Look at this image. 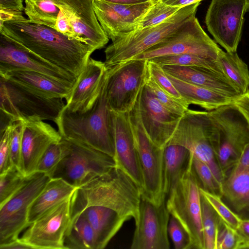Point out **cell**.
Instances as JSON below:
<instances>
[{"label": "cell", "instance_id": "obj_1", "mask_svg": "<svg viewBox=\"0 0 249 249\" xmlns=\"http://www.w3.org/2000/svg\"><path fill=\"white\" fill-rule=\"evenodd\" d=\"M0 33L19 47L77 78L94 50L88 45L50 27L26 21L0 24Z\"/></svg>", "mask_w": 249, "mask_h": 249}, {"label": "cell", "instance_id": "obj_2", "mask_svg": "<svg viewBox=\"0 0 249 249\" xmlns=\"http://www.w3.org/2000/svg\"><path fill=\"white\" fill-rule=\"evenodd\" d=\"M142 194L136 182L115 166L76 188L71 197L70 226L85 209L92 206L110 208L136 222Z\"/></svg>", "mask_w": 249, "mask_h": 249}, {"label": "cell", "instance_id": "obj_3", "mask_svg": "<svg viewBox=\"0 0 249 249\" xmlns=\"http://www.w3.org/2000/svg\"><path fill=\"white\" fill-rule=\"evenodd\" d=\"M107 73L100 93L89 109L71 112L65 106L55 123L63 139L78 142L114 157L115 145L112 110L106 97Z\"/></svg>", "mask_w": 249, "mask_h": 249}, {"label": "cell", "instance_id": "obj_4", "mask_svg": "<svg viewBox=\"0 0 249 249\" xmlns=\"http://www.w3.org/2000/svg\"><path fill=\"white\" fill-rule=\"evenodd\" d=\"M200 2L185 6L163 22L135 30L112 42L105 51L106 68L129 61L171 36L196 16Z\"/></svg>", "mask_w": 249, "mask_h": 249}, {"label": "cell", "instance_id": "obj_5", "mask_svg": "<svg viewBox=\"0 0 249 249\" xmlns=\"http://www.w3.org/2000/svg\"><path fill=\"white\" fill-rule=\"evenodd\" d=\"M168 144L184 146L194 156L206 163L221 189L224 178L216 159L219 148V137L208 111L189 108L182 116Z\"/></svg>", "mask_w": 249, "mask_h": 249}, {"label": "cell", "instance_id": "obj_6", "mask_svg": "<svg viewBox=\"0 0 249 249\" xmlns=\"http://www.w3.org/2000/svg\"><path fill=\"white\" fill-rule=\"evenodd\" d=\"M0 127L11 123L50 120L55 122L64 107L63 99L39 96L19 85L0 78Z\"/></svg>", "mask_w": 249, "mask_h": 249}, {"label": "cell", "instance_id": "obj_7", "mask_svg": "<svg viewBox=\"0 0 249 249\" xmlns=\"http://www.w3.org/2000/svg\"><path fill=\"white\" fill-rule=\"evenodd\" d=\"M200 184L190 162L168 195L166 205L171 215L182 225L190 239V249H205L201 222Z\"/></svg>", "mask_w": 249, "mask_h": 249}, {"label": "cell", "instance_id": "obj_8", "mask_svg": "<svg viewBox=\"0 0 249 249\" xmlns=\"http://www.w3.org/2000/svg\"><path fill=\"white\" fill-rule=\"evenodd\" d=\"M208 112L219 137L216 159L224 180L249 143V123L233 103Z\"/></svg>", "mask_w": 249, "mask_h": 249}, {"label": "cell", "instance_id": "obj_9", "mask_svg": "<svg viewBox=\"0 0 249 249\" xmlns=\"http://www.w3.org/2000/svg\"><path fill=\"white\" fill-rule=\"evenodd\" d=\"M138 98L128 116L142 173V195L159 205L166 200L163 191L164 149L156 145L147 136L141 119Z\"/></svg>", "mask_w": 249, "mask_h": 249}, {"label": "cell", "instance_id": "obj_10", "mask_svg": "<svg viewBox=\"0 0 249 249\" xmlns=\"http://www.w3.org/2000/svg\"><path fill=\"white\" fill-rule=\"evenodd\" d=\"M147 62L134 59L106 68V97L112 111L127 113L133 108L145 84Z\"/></svg>", "mask_w": 249, "mask_h": 249}, {"label": "cell", "instance_id": "obj_11", "mask_svg": "<svg viewBox=\"0 0 249 249\" xmlns=\"http://www.w3.org/2000/svg\"><path fill=\"white\" fill-rule=\"evenodd\" d=\"M222 50L194 16L175 33L132 60H148L164 55L191 53L217 60Z\"/></svg>", "mask_w": 249, "mask_h": 249}, {"label": "cell", "instance_id": "obj_12", "mask_svg": "<svg viewBox=\"0 0 249 249\" xmlns=\"http://www.w3.org/2000/svg\"><path fill=\"white\" fill-rule=\"evenodd\" d=\"M69 141V152L58 164L51 178H61L78 187L116 166L114 158L110 155L86 144Z\"/></svg>", "mask_w": 249, "mask_h": 249}, {"label": "cell", "instance_id": "obj_13", "mask_svg": "<svg viewBox=\"0 0 249 249\" xmlns=\"http://www.w3.org/2000/svg\"><path fill=\"white\" fill-rule=\"evenodd\" d=\"M51 178L36 172L11 199L0 206V245L18 239L29 226L28 221L31 205Z\"/></svg>", "mask_w": 249, "mask_h": 249}, {"label": "cell", "instance_id": "obj_14", "mask_svg": "<svg viewBox=\"0 0 249 249\" xmlns=\"http://www.w3.org/2000/svg\"><path fill=\"white\" fill-rule=\"evenodd\" d=\"M247 0H212L205 24L215 41L227 52H236L241 38Z\"/></svg>", "mask_w": 249, "mask_h": 249}, {"label": "cell", "instance_id": "obj_15", "mask_svg": "<svg viewBox=\"0 0 249 249\" xmlns=\"http://www.w3.org/2000/svg\"><path fill=\"white\" fill-rule=\"evenodd\" d=\"M71 196L31 223L19 238L34 249H66L64 241L71 221Z\"/></svg>", "mask_w": 249, "mask_h": 249}, {"label": "cell", "instance_id": "obj_16", "mask_svg": "<svg viewBox=\"0 0 249 249\" xmlns=\"http://www.w3.org/2000/svg\"><path fill=\"white\" fill-rule=\"evenodd\" d=\"M170 213L166 200L158 205L142 195L139 216L130 248L169 249L168 226Z\"/></svg>", "mask_w": 249, "mask_h": 249}, {"label": "cell", "instance_id": "obj_17", "mask_svg": "<svg viewBox=\"0 0 249 249\" xmlns=\"http://www.w3.org/2000/svg\"><path fill=\"white\" fill-rule=\"evenodd\" d=\"M17 70L37 72L71 86L77 79L74 75L42 60L0 33V73Z\"/></svg>", "mask_w": 249, "mask_h": 249}, {"label": "cell", "instance_id": "obj_18", "mask_svg": "<svg viewBox=\"0 0 249 249\" xmlns=\"http://www.w3.org/2000/svg\"><path fill=\"white\" fill-rule=\"evenodd\" d=\"M138 100L141 119L147 136L156 145L164 149L183 115L176 114L164 107L145 85Z\"/></svg>", "mask_w": 249, "mask_h": 249}, {"label": "cell", "instance_id": "obj_19", "mask_svg": "<svg viewBox=\"0 0 249 249\" xmlns=\"http://www.w3.org/2000/svg\"><path fill=\"white\" fill-rule=\"evenodd\" d=\"M67 16L78 40L94 51L104 47L109 38L96 16L93 0H51Z\"/></svg>", "mask_w": 249, "mask_h": 249}, {"label": "cell", "instance_id": "obj_20", "mask_svg": "<svg viewBox=\"0 0 249 249\" xmlns=\"http://www.w3.org/2000/svg\"><path fill=\"white\" fill-rule=\"evenodd\" d=\"M157 0L132 4L101 0H93V3L99 23L113 42L135 31L138 18Z\"/></svg>", "mask_w": 249, "mask_h": 249}, {"label": "cell", "instance_id": "obj_21", "mask_svg": "<svg viewBox=\"0 0 249 249\" xmlns=\"http://www.w3.org/2000/svg\"><path fill=\"white\" fill-rule=\"evenodd\" d=\"M24 123L21 147V172L30 177L36 172L38 164L47 148L62 137L44 121Z\"/></svg>", "mask_w": 249, "mask_h": 249}, {"label": "cell", "instance_id": "obj_22", "mask_svg": "<svg viewBox=\"0 0 249 249\" xmlns=\"http://www.w3.org/2000/svg\"><path fill=\"white\" fill-rule=\"evenodd\" d=\"M114 124L116 166L130 176L142 190L143 186L141 168L129 122L128 112L112 111Z\"/></svg>", "mask_w": 249, "mask_h": 249}, {"label": "cell", "instance_id": "obj_23", "mask_svg": "<svg viewBox=\"0 0 249 249\" xmlns=\"http://www.w3.org/2000/svg\"><path fill=\"white\" fill-rule=\"evenodd\" d=\"M106 73L104 62L90 57L66 99L65 107L71 112H83L90 108L100 93Z\"/></svg>", "mask_w": 249, "mask_h": 249}, {"label": "cell", "instance_id": "obj_24", "mask_svg": "<svg viewBox=\"0 0 249 249\" xmlns=\"http://www.w3.org/2000/svg\"><path fill=\"white\" fill-rule=\"evenodd\" d=\"M161 66L167 74L188 83L219 92L234 101L241 96L223 74L199 67L178 65Z\"/></svg>", "mask_w": 249, "mask_h": 249}, {"label": "cell", "instance_id": "obj_25", "mask_svg": "<svg viewBox=\"0 0 249 249\" xmlns=\"http://www.w3.org/2000/svg\"><path fill=\"white\" fill-rule=\"evenodd\" d=\"M0 77L16 83L39 96L50 99H66L73 86L41 73L26 70L0 73Z\"/></svg>", "mask_w": 249, "mask_h": 249}, {"label": "cell", "instance_id": "obj_26", "mask_svg": "<svg viewBox=\"0 0 249 249\" xmlns=\"http://www.w3.org/2000/svg\"><path fill=\"white\" fill-rule=\"evenodd\" d=\"M92 227L96 239L97 249H104L129 220L113 209L103 206H92L82 213Z\"/></svg>", "mask_w": 249, "mask_h": 249}, {"label": "cell", "instance_id": "obj_27", "mask_svg": "<svg viewBox=\"0 0 249 249\" xmlns=\"http://www.w3.org/2000/svg\"><path fill=\"white\" fill-rule=\"evenodd\" d=\"M221 197L241 219H249V170L230 172L222 182Z\"/></svg>", "mask_w": 249, "mask_h": 249}, {"label": "cell", "instance_id": "obj_28", "mask_svg": "<svg viewBox=\"0 0 249 249\" xmlns=\"http://www.w3.org/2000/svg\"><path fill=\"white\" fill-rule=\"evenodd\" d=\"M77 187L61 178H51L29 210L30 225L45 213L72 196Z\"/></svg>", "mask_w": 249, "mask_h": 249}, {"label": "cell", "instance_id": "obj_29", "mask_svg": "<svg viewBox=\"0 0 249 249\" xmlns=\"http://www.w3.org/2000/svg\"><path fill=\"white\" fill-rule=\"evenodd\" d=\"M166 74L182 99L189 105H197L207 111H211L219 107L232 104L234 101L233 99L219 92Z\"/></svg>", "mask_w": 249, "mask_h": 249}, {"label": "cell", "instance_id": "obj_30", "mask_svg": "<svg viewBox=\"0 0 249 249\" xmlns=\"http://www.w3.org/2000/svg\"><path fill=\"white\" fill-rule=\"evenodd\" d=\"M191 158V153L184 146L168 144L164 147L163 191L166 196H168L185 172Z\"/></svg>", "mask_w": 249, "mask_h": 249}, {"label": "cell", "instance_id": "obj_31", "mask_svg": "<svg viewBox=\"0 0 249 249\" xmlns=\"http://www.w3.org/2000/svg\"><path fill=\"white\" fill-rule=\"evenodd\" d=\"M217 61L224 75L241 95L249 91L248 67L236 52H227L222 50Z\"/></svg>", "mask_w": 249, "mask_h": 249}, {"label": "cell", "instance_id": "obj_32", "mask_svg": "<svg viewBox=\"0 0 249 249\" xmlns=\"http://www.w3.org/2000/svg\"><path fill=\"white\" fill-rule=\"evenodd\" d=\"M64 244L66 249H97L94 231L83 214L70 226Z\"/></svg>", "mask_w": 249, "mask_h": 249}, {"label": "cell", "instance_id": "obj_33", "mask_svg": "<svg viewBox=\"0 0 249 249\" xmlns=\"http://www.w3.org/2000/svg\"><path fill=\"white\" fill-rule=\"evenodd\" d=\"M24 13L31 23L54 29L60 8L51 0H25Z\"/></svg>", "mask_w": 249, "mask_h": 249}, {"label": "cell", "instance_id": "obj_34", "mask_svg": "<svg viewBox=\"0 0 249 249\" xmlns=\"http://www.w3.org/2000/svg\"><path fill=\"white\" fill-rule=\"evenodd\" d=\"M160 65H178L202 68L223 74L222 69L217 60L201 55L185 53L164 55L148 60Z\"/></svg>", "mask_w": 249, "mask_h": 249}, {"label": "cell", "instance_id": "obj_35", "mask_svg": "<svg viewBox=\"0 0 249 249\" xmlns=\"http://www.w3.org/2000/svg\"><path fill=\"white\" fill-rule=\"evenodd\" d=\"M201 207L205 249H217V235L220 217L201 194Z\"/></svg>", "mask_w": 249, "mask_h": 249}, {"label": "cell", "instance_id": "obj_36", "mask_svg": "<svg viewBox=\"0 0 249 249\" xmlns=\"http://www.w3.org/2000/svg\"><path fill=\"white\" fill-rule=\"evenodd\" d=\"M70 148V142L63 138L60 142L51 144L42 156L36 172L45 173L51 178L58 164L69 153Z\"/></svg>", "mask_w": 249, "mask_h": 249}, {"label": "cell", "instance_id": "obj_37", "mask_svg": "<svg viewBox=\"0 0 249 249\" xmlns=\"http://www.w3.org/2000/svg\"><path fill=\"white\" fill-rule=\"evenodd\" d=\"M31 176H25L15 167L0 175V206L16 194L28 182Z\"/></svg>", "mask_w": 249, "mask_h": 249}, {"label": "cell", "instance_id": "obj_38", "mask_svg": "<svg viewBox=\"0 0 249 249\" xmlns=\"http://www.w3.org/2000/svg\"><path fill=\"white\" fill-rule=\"evenodd\" d=\"M181 8L168 5L160 0H157L138 18L136 30L157 25L171 17Z\"/></svg>", "mask_w": 249, "mask_h": 249}, {"label": "cell", "instance_id": "obj_39", "mask_svg": "<svg viewBox=\"0 0 249 249\" xmlns=\"http://www.w3.org/2000/svg\"><path fill=\"white\" fill-rule=\"evenodd\" d=\"M217 249H249V241L236 229L233 228L219 218Z\"/></svg>", "mask_w": 249, "mask_h": 249}, {"label": "cell", "instance_id": "obj_40", "mask_svg": "<svg viewBox=\"0 0 249 249\" xmlns=\"http://www.w3.org/2000/svg\"><path fill=\"white\" fill-rule=\"evenodd\" d=\"M145 85L159 102L172 112L182 116L189 109V105L188 104L184 101L177 99L169 95L157 84L148 73Z\"/></svg>", "mask_w": 249, "mask_h": 249}, {"label": "cell", "instance_id": "obj_41", "mask_svg": "<svg viewBox=\"0 0 249 249\" xmlns=\"http://www.w3.org/2000/svg\"><path fill=\"white\" fill-rule=\"evenodd\" d=\"M200 192L219 217L228 225L237 230L242 219L224 202L221 197L205 191L201 187Z\"/></svg>", "mask_w": 249, "mask_h": 249}, {"label": "cell", "instance_id": "obj_42", "mask_svg": "<svg viewBox=\"0 0 249 249\" xmlns=\"http://www.w3.org/2000/svg\"><path fill=\"white\" fill-rule=\"evenodd\" d=\"M192 165L200 187L205 191L221 196V186L210 167L193 154Z\"/></svg>", "mask_w": 249, "mask_h": 249}, {"label": "cell", "instance_id": "obj_43", "mask_svg": "<svg viewBox=\"0 0 249 249\" xmlns=\"http://www.w3.org/2000/svg\"><path fill=\"white\" fill-rule=\"evenodd\" d=\"M147 61V71L149 75L169 95L184 101L161 66L151 61Z\"/></svg>", "mask_w": 249, "mask_h": 249}, {"label": "cell", "instance_id": "obj_44", "mask_svg": "<svg viewBox=\"0 0 249 249\" xmlns=\"http://www.w3.org/2000/svg\"><path fill=\"white\" fill-rule=\"evenodd\" d=\"M24 123L16 121L13 123L10 140V161L12 167L21 172V147Z\"/></svg>", "mask_w": 249, "mask_h": 249}, {"label": "cell", "instance_id": "obj_45", "mask_svg": "<svg viewBox=\"0 0 249 249\" xmlns=\"http://www.w3.org/2000/svg\"><path fill=\"white\" fill-rule=\"evenodd\" d=\"M23 0H0V24L8 21H26Z\"/></svg>", "mask_w": 249, "mask_h": 249}, {"label": "cell", "instance_id": "obj_46", "mask_svg": "<svg viewBox=\"0 0 249 249\" xmlns=\"http://www.w3.org/2000/svg\"><path fill=\"white\" fill-rule=\"evenodd\" d=\"M14 123L0 130V175L12 168L10 161V140Z\"/></svg>", "mask_w": 249, "mask_h": 249}, {"label": "cell", "instance_id": "obj_47", "mask_svg": "<svg viewBox=\"0 0 249 249\" xmlns=\"http://www.w3.org/2000/svg\"><path fill=\"white\" fill-rule=\"evenodd\" d=\"M168 232L176 249H190V237L180 223L171 215Z\"/></svg>", "mask_w": 249, "mask_h": 249}, {"label": "cell", "instance_id": "obj_48", "mask_svg": "<svg viewBox=\"0 0 249 249\" xmlns=\"http://www.w3.org/2000/svg\"><path fill=\"white\" fill-rule=\"evenodd\" d=\"M54 29L70 38L77 39L76 34L70 21L61 10L58 14Z\"/></svg>", "mask_w": 249, "mask_h": 249}, {"label": "cell", "instance_id": "obj_49", "mask_svg": "<svg viewBox=\"0 0 249 249\" xmlns=\"http://www.w3.org/2000/svg\"><path fill=\"white\" fill-rule=\"evenodd\" d=\"M233 103L249 123V91L235 100Z\"/></svg>", "mask_w": 249, "mask_h": 249}, {"label": "cell", "instance_id": "obj_50", "mask_svg": "<svg viewBox=\"0 0 249 249\" xmlns=\"http://www.w3.org/2000/svg\"><path fill=\"white\" fill-rule=\"evenodd\" d=\"M248 169H249V143L244 149L237 163L230 172Z\"/></svg>", "mask_w": 249, "mask_h": 249}, {"label": "cell", "instance_id": "obj_51", "mask_svg": "<svg viewBox=\"0 0 249 249\" xmlns=\"http://www.w3.org/2000/svg\"><path fill=\"white\" fill-rule=\"evenodd\" d=\"M0 249H34L30 245L19 238L10 242L0 245Z\"/></svg>", "mask_w": 249, "mask_h": 249}, {"label": "cell", "instance_id": "obj_52", "mask_svg": "<svg viewBox=\"0 0 249 249\" xmlns=\"http://www.w3.org/2000/svg\"><path fill=\"white\" fill-rule=\"evenodd\" d=\"M164 3L172 6L182 7L202 0H160Z\"/></svg>", "mask_w": 249, "mask_h": 249}, {"label": "cell", "instance_id": "obj_53", "mask_svg": "<svg viewBox=\"0 0 249 249\" xmlns=\"http://www.w3.org/2000/svg\"><path fill=\"white\" fill-rule=\"evenodd\" d=\"M237 230L249 241V219H242Z\"/></svg>", "mask_w": 249, "mask_h": 249}, {"label": "cell", "instance_id": "obj_54", "mask_svg": "<svg viewBox=\"0 0 249 249\" xmlns=\"http://www.w3.org/2000/svg\"><path fill=\"white\" fill-rule=\"evenodd\" d=\"M108 2L116 3V4H132L143 3L152 0H101Z\"/></svg>", "mask_w": 249, "mask_h": 249}, {"label": "cell", "instance_id": "obj_55", "mask_svg": "<svg viewBox=\"0 0 249 249\" xmlns=\"http://www.w3.org/2000/svg\"><path fill=\"white\" fill-rule=\"evenodd\" d=\"M248 3V10L249 11V0H247Z\"/></svg>", "mask_w": 249, "mask_h": 249}]
</instances>
